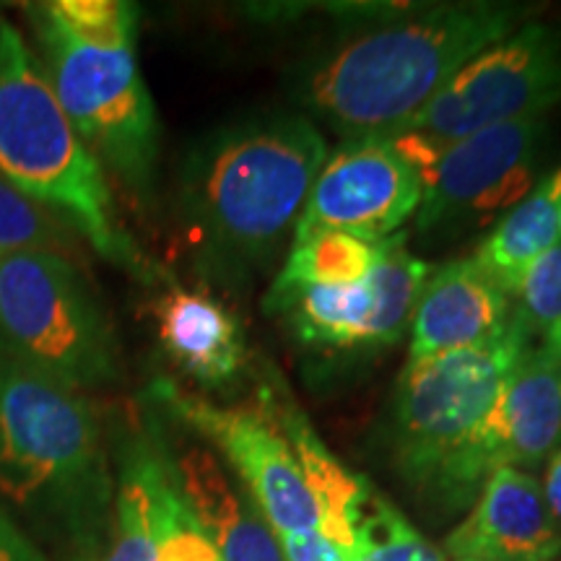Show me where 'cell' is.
I'll use <instances>...</instances> for the list:
<instances>
[{"instance_id": "obj_1", "label": "cell", "mask_w": 561, "mask_h": 561, "mask_svg": "<svg viewBox=\"0 0 561 561\" xmlns=\"http://www.w3.org/2000/svg\"><path fill=\"white\" fill-rule=\"evenodd\" d=\"M528 16L525 5L481 0L392 13L312 55L297 76V96L346 140L388 138Z\"/></svg>"}, {"instance_id": "obj_2", "label": "cell", "mask_w": 561, "mask_h": 561, "mask_svg": "<svg viewBox=\"0 0 561 561\" xmlns=\"http://www.w3.org/2000/svg\"><path fill=\"white\" fill-rule=\"evenodd\" d=\"M328 159L312 117L273 112L214 130L187 153L180 201L203 248L257 263L294 229Z\"/></svg>"}, {"instance_id": "obj_3", "label": "cell", "mask_w": 561, "mask_h": 561, "mask_svg": "<svg viewBox=\"0 0 561 561\" xmlns=\"http://www.w3.org/2000/svg\"><path fill=\"white\" fill-rule=\"evenodd\" d=\"M0 494L45 536L89 551L107 528L102 426L81 392L0 364Z\"/></svg>"}, {"instance_id": "obj_4", "label": "cell", "mask_w": 561, "mask_h": 561, "mask_svg": "<svg viewBox=\"0 0 561 561\" xmlns=\"http://www.w3.org/2000/svg\"><path fill=\"white\" fill-rule=\"evenodd\" d=\"M0 180L79 229L104 261L136 276L151 273L121 227L102 164L9 19H0Z\"/></svg>"}, {"instance_id": "obj_5", "label": "cell", "mask_w": 561, "mask_h": 561, "mask_svg": "<svg viewBox=\"0 0 561 561\" xmlns=\"http://www.w3.org/2000/svg\"><path fill=\"white\" fill-rule=\"evenodd\" d=\"M0 364L76 392L121 377L107 312L62 252L32 250L0 261Z\"/></svg>"}, {"instance_id": "obj_6", "label": "cell", "mask_w": 561, "mask_h": 561, "mask_svg": "<svg viewBox=\"0 0 561 561\" xmlns=\"http://www.w3.org/2000/svg\"><path fill=\"white\" fill-rule=\"evenodd\" d=\"M536 335L512 305L507 325L479 346L405 364L390 409V450L398 473L430 500L453 455L471 439Z\"/></svg>"}, {"instance_id": "obj_7", "label": "cell", "mask_w": 561, "mask_h": 561, "mask_svg": "<svg viewBox=\"0 0 561 561\" xmlns=\"http://www.w3.org/2000/svg\"><path fill=\"white\" fill-rule=\"evenodd\" d=\"M45 47L47 76L87 149L130 191L146 195L157 180L159 117L138 70L136 45L110 47L68 34L30 5Z\"/></svg>"}, {"instance_id": "obj_8", "label": "cell", "mask_w": 561, "mask_h": 561, "mask_svg": "<svg viewBox=\"0 0 561 561\" xmlns=\"http://www.w3.org/2000/svg\"><path fill=\"white\" fill-rule=\"evenodd\" d=\"M546 133V117H528L453 140L390 136L421 182L416 229L430 234L500 221L541 180Z\"/></svg>"}, {"instance_id": "obj_9", "label": "cell", "mask_w": 561, "mask_h": 561, "mask_svg": "<svg viewBox=\"0 0 561 561\" xmlns=\"http://www.w3.org/2000/svg\"><path fill=\"white\" fill-rule=\"evenodd\" d=\"M559 102L561 26L525 21L468 60L398 133L453 140L494 125L543 117Z\"/></svg>"}, {"instance_id": "obj_10", "label": "cell", "mask_w": 561, "mask_h": 561, "mask_svg": "<svg viewBox=\"0 0 561 561\" xmlns=\"http://www.w3.org/2000/svg\"><path fill=\"white\" fill-rule=\"evenodd\" d=\"M561 447V359L533 348L504 380L471 439L442 471L430 502L450 515L496 468H533Z\"/></svg>"}, {"instance_id": "obj_11", "label": "cell", "mask_w": 561, "mask_h": 561, "mask_svg": "<svg viewBox=\"0 0 561 561\" xmlns=\"http://www.w3.org/2000/svg\"><path fill=\"white\" fill-rule=\"evenodd\" d=\"M157 401L224 455L276 536L320 530V510L289 439L265 409H224L170 380L153 382Z\"/></svg>"}, {"instance_id": "obj_12", "label": "cell", "mask_w": 561, "mask_h": 561, "mask_svg": "<svg viewBox=\"0 0 561 561\" xmlns=\"http://www.w3.org/2000/svg\"><path fill=\"white\" fill-rule=\"evenodd\" d=\"M421 203V182L390 138L343 140L325 159L294 237L343 231L367 242L396 237Z\"/></svg>"}, {"instance_id": "obj_13", "label": "cell", "mask_w": 561, "mask_h": 561, "mask_svg": "<svg viewBox=\"0 0 561 561\" xmlns=\"http://www.w3.org/2000/svg\"><path fill=\"white\" fill-rule=\"evenodd\" d=\"M445 553L473 561H551L561 533L543 486L520 468H496L483 481L473 510L445 541Z\"/></svg>"}, {"instance_id": "obj_14", "label": "cell", "mask_w": 561, "mask_h": 561, "mask_svg": "<svg viewBox=\"0 0 561 561\" xmlns=\"http://www.w3.org/2000/svg\"><path fill=\"white\" fill-rule=\"evenodd\" d=\"M512 305L510 294L473 257L432 271L413 312L405 364L491 341L507 325Z\"/></svg>"}, {"instance_id": "obj_15", "label": "cell", "mask_w": 561, "mask_h": 561, "mask_svg": "<svg viewBox=\"0 0 561 561\" xmlns=\"http://www.w3.org/2000/svg\"><path fill=\"white\" fill-rule=\"evenodd\" d=\"M161 348L201 388H224L248 364L242 322L206 291L172 284L151 307Z\"/></svg>"}, {"instance_id": "obj_16", "label": "cell", "mask_w": 561, "mask_h": 561, "mask_svg": "<svg viewBox=\"0 0 561 561\" xmlns=\"http://www.w3.org/2000/svg\"><path fill=\"white\" fill-rule=\"evenodd\" d=\"M174 476L221 561H286L276 530L214 453L191 447L174 462Z\"/></svg>"}, {"instance_id": "obj_17", "label": "cell", "mask_w": 561, "mask_h": 561, "mask_svg": "<svg viewBox=\"0 0 561 561\" xmlns=\"http://www.w3.org/2000/svg\"><path fill=\"white\" fill-rule=\"evenodd\" d=\"M561 164L538 180V185L510 208L483 237L473 261L515 301L525 271L546 250L561 242Z\"/></svg>"}, {"instance_id": "obj_18", "label": "cell", "mask_w": 561, "mask_h": 561, "mask_svg": "<svg viewBox=\"0 0 561 561\" xmlns=\"http://www.w3.org/2000/svg\"><path fill=\"white\" fill-rule=\"evenodd\" d=\"M396 240L398 234L385 242H367L343 231H310L294 237L284 268L265 294V310L271 312L294 291L312 286L359 284L380 265Z\"/></svg>"}, {"instance_id": "obj_19", "label": "cell", "mask_w": 561, "mask_h": 561, "mask_svg": "<svg viewBox=\"0 0 561 561\" xmlns=\"http://www.w3.org/2000/svg\"><path fill=\"white\" fill-rule=\"evenodd\" d=\"M271 314H286L301 343L325 348H371L375 289L369 276L351 286H312L294 291Z\"/></svg>"}, {"instance_id": "obj_20", "label": "cell", "mask_w": 561, "mask_h": 561, "mask_svg": "<svg viewBox=\"0 0 561 561\" xmlns=\"http://www.w3.org/2000/svg\"><path fill=\"white\" fill-rule=\"evenodd\" d=\"M149 491L157 561H221L191 504L182 496L174 466L149 442H133Z\"/></svg>"}, {"instance_id": "obj_21", "label": "cell", "mask_w": 561, "mask_h": 561, "mask_svg": "<svg viewBox=\"0 0 561 561\" xmlns=\"http://www.w3.org/2000/svg\"><path fill=\"white\" fill-rule=\"evenodd\" d=\"M346 528L362 561H445L367 476L359 479V489L346 510Z\"/></svg>"}, {"instance_id": "obj_22", "label": "cell", "mask_w": 561, "mask_h": 561, "mask_svg": "<svg viewBox=\"0 0 561 561\" xmlns=\"http://www.w3.org/2000/svg\"><path fill=\"white\" fill-rule=\"evenodd\" d=\"M73 561H157L149 491H146L136 445L123 453L121 481H117L115 504H112V517L104 528V538Z\"/></svg>"}, {"instance_id": "obj_23", "label": "cell", "mask_w": 561, "mask_h": 561, "mask_svg": "<svg viewBox=\"0 0 561 561\" xmlns=\"http://www.w3.org/2000/svg\"><path fill=\"white\" fill-rule=\"evenodd\" d=\"M405 234L390 244L388 255L369 273L375 289V333L371 348H390L411 331L413 312L430 278L432 265L405 250Z\"/></svg>"}, {"instance_id": "obj_24", "label": "cell", "mask_w": 561, "mask_h": 561, "mask_svg": "<svg viewBox=\"0 0 561 561\" xmlns=\"http://www.w3.org/2000/svg\"><path fill=\"white\" fill-rule=\"evenodd\" d=\"M37 9L83 42L110 47L136 45V3H125V0H53V3H37Z\"/></svg>"}, {"instance_id": "obj_25", "label": "cell", "mask_w": 561, "mask_h": 561, "mask_svg": "<svg viewBox=\"0 0 561 561\" xmlns=\"http://www.w3.org/2000/svg\"><path fill=\"white\" fill-rule=\"evenodd\" d=\"M62 219L0 180V261L32 250L60 252Z\"/></svg>"}, {"instance_id": "obj_26", "label": "cell", "mask_w": 561, "mask_h": 561, "mask_svg": "<svg viewBox=\"0 0 561 561\" xmlns=\"http://www.w3.org/2000/svg\"><path fill=\"white\" fill-rule=\"evenodd\" d=\"M515 310L543 343L561 331V242L525 271L515 294Z\"/></svg>"}, {"instance_id": "obj_27", "label": "cell", "mask_w": 561, "mask_h": 561, "mask_svg": "<svg viewBox=\"0 0 561 561\" xmlns=\"http://www.w3.org/2000/svg\"><path fill=\"white\" fill-rule=\"evenodd\" d=\"M0 561H45V553L3 507H0Z\"/></svg>"}, {"instance_id": "obj_28", "label": "cell", "mask_w": 561, "mask_h": 561, "mask_svg": "<svg viewBox=\"0 0 561 561\" xmlns=\"http://www.w3.org/2000/svg\"><path fill=\"white\" fill-rule=\"evenodd\" d=\"M541 486H543L546 504H549L553 515V523H557V528L561 533V447L551 455L549 468H546V481Z\"/></svg>"}, {"instance_id": "obj_29", "label": "cell", "mask_w": 561, "mask_h": 561, "mask_svg": "<svg viewBox=\"0 0 561 561\" xmlns=\"http://www.w3.org/2000/svg\"><path fill=\"white\" fill-rule=\"evenodd\" d=\"M559 237H561V216H559ZM543 348L549 351L551 356H557V359H561V331L553 335V339H549L543 343Z\"/></svg>"}, {"instance_id": "obj_30", "label": "cell", "mask_w": 561, "mask_h": 561, "mask_svg": "<svg viewBox=\"0 0 561 561\" xmlns=\"http://www.w3.org/2000/svg\"><path fill=\"white\" fill-rule=\"evenodd\" d=\"M458 561H473V559H458Z\"/></svg>"}]
</instances>
